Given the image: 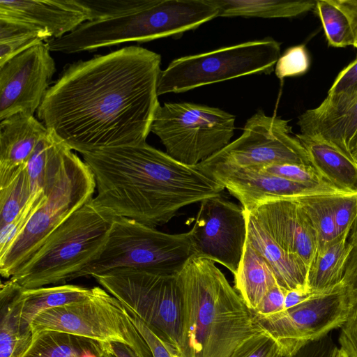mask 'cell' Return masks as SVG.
Segmentation results:
<instances>
[{
    "instance_id": "ac0fdd59",
    "label": "cell",
    "mask_w": 357,
    "mask_h": 357,
    "mask_svg": "<svg viewBox=\"0 0 357 357\" xmlns=\"http://www.w3.org/2000/svg\"><path fill=\"white\" fill-rule=\"evenodd\" d=\"M0 17L24 22L59 38L91 20L81 0H0Z\"/></svg>"
},
{
    "instance_id": "484cf974",
    "label": "cell",
    "mask_w": 357,
    "mask_h": 357,
    "mask_svg": "<svg viewBox=\"0 0 357 357\" xmlns=\"http://www.w3.org/2000/svg\"><path fill=\"white\" fill-rule=\"evenodd\" d=\"M218 17H295L314 10L317 1L212 0Z\"/></svg>"
},
{
    "instance_id": "ab89813d",
    "label": "cell",
    "mask_w": 357,
    "mask_h": 357,
    "mask_svg": "<svg viewBox=\"0 0 357 357\" xmlns=\"http://www.w3.org/2000/svg\"><path fill=\"white\" fill-rule=\"evenodd\" d=\"M126 309L131 321L148 344L153 357H172L169 348L170 342L160 337L128 308Z\"/></svg>"
},
{
    "instance_id": "3957f363",
    "label": "cell",
    "mask_w": 357,
    "mask_h": 357,
    "mask_svg": "<svg viewBox=\"0 0 357 357\" xmlns=\"http://www.w3.org/2000/svg\"><path fill=\"white\" fill-rule=\"evenodd\" d=\"M214 263L194 255L178 273L183 357H234L247 341L265 332Z\"/></svg>"
},
{
    "instance_id": "74e56055",
    "label": "cell",
    "mask_w": 357,
    "mask_h": 357,
    "mask_svg": "<svg viewBox=\"0 0 357 357\" xmlns=\"http://www.w3.org/2000/svg\"><path fill=\"white\" fill-rule=\"evenodd\" d=\"M349 238L352 243V248L341 281L350 305L348 320L357 319V235L350 234Z\"/></svg>"
},
{
    "instance_id": "bcb514c9",
    "label": "cell",
    "mask_w": 357,
    "mask_h": 357,
    "mask_svg": "<svg viewBox=\"0 0 357 357\" xmlns=\"http://www.w3.org/2000/svg\"><path fill=\"white\" fill-rule=\"evenodd\" d=\"M317 294L319 293L312 292L309 289L287 291L285 295L283 311L304 302Z\"/></svg>"
},
{
    "instance_id": "c3c4849f",
    "label": "cell",
    "mask_w": 357,
    "mask_h": 357,
    "mask_svg": "<svg viewBox=\"0 0 357 357\" xmlns=\"http://www.w3.org/2000/svg\"><path fill=\"white\" fill-rule=\"evenodd\" d=\"M348 152L350 158L357 163V130L349 142Z\"/></svg>"
},
{
    "instance_id": "ba28073f",
    "label": "cell",
    "mask_w": 357,
    "mask_h": 357,
    "mask_svg": "<svg viewBox=\"0 0 357 357\" xmlns=\"http://www.w3.org/2000/svg\"><path fill=\"white\" fill-rule=\"evenodd\" d=\"M280 56V44L272 38L182 56L161 70L158 94L181 93L251 74H270Z\"/></svg>"
},
{
    "instance_id": "52a82bcc",
    "label": "cell",
    "mask_w": 357,
    "mask_h": 357,
    "mask_svg": "<svg viewBox=\"0 0 357 357\" xmlns=\"http://www.w3.org/2000/svg\"><path fill=\"white\" fill-rule=\"evenodd\" d=\"M96 188L88 165L66 146L43 188L47 199L8 252L0 257L1 275L9 279L55 229L93 198Z\"/></svg>"
},
{
    "instance_id": "cb8c5ba5",
    "label": "cell",
    "mask_w": 357,
    "mask_h": 357,
    "mask_svg": "<svg viewBox=\"0 0 357 357\" xmlns=\"http://www.w3.org/2000/svg\"><path fill=\"white\" fill-rule=\"evenodd\" d=\"M234 276V289L252 311L258 307L268 291L278 285L268 264L248 241Z\"/></svg>"
},
{
    "instance_id": "ffe728a7",
    "label": "cell",
    "mask_w": 357,
    "mask_h": 357,
    "mask_svg": "<svg viewBox=\"0 0 357 357\" xmlns=\"http://www.w3.org/2000/svg\"><path fill=\"white\" fill-rule=\"evenodd\" d=\"M310 165L328 184L346 194L357 193V163L344 152L315 136L295 135Z\"/></svg>"
},
{
    "instance_id": "d6a6232c",
    "label": "cell",
    "mask_w": 357,
    "mask_h": 357,
    "mask_svg": "<svg viewBox=\"0 0 357 357\" xmlns=\"http://www.w3.org/2000/svg\"><path fill=\"white\" fill-rule=\"evenodd\" d=\"M356 130L357 100L342 114L319 127L311 134L307 135L318 137L349 155V144Z\"/></svg>"
},
{
    "instance_id": "603a6c76",
    "label": "cell",
    "mask_w": 357,
    "mask_h": 357,
    "mask_svg": "<svg viewBox=\"0 0 357 357\" xmlns=\"http://www.w3.org/2000/svg\"><path fill=\"white\" fill-rule=\"evenodd\" d=\"M107 343L54 331L32 334L19 357H107Z\"/></svg>"
},
{
    "instance_id": "83f0119b",
    "label": "cell",
    "mask_w": 357,
    "mask_h": 357,
    "mask_svg": "<svg viewBox=\"0 0 357 357\" xmlns=\"http://www.w3.org/2000/svg\"><path fill=\"white\" fill-rule=\"evenodd\" d=\"M51 38L45 31L22 21L0 17V65Z\"/></svg>"
},
{
    "instance_id": "6da1fadb",
    "label": "cell",
    "mask_w": 357,
    "mask_h": 357,
    "mask_svg": "<svg viewBox=\"0 0 357 357\" xmlns=\"http://www.w3.org/2000/svg\"><path fill=\"white\" fill-rule=\"evenodd\" d=\"M160 54L134 45L69 64L49 88L38 119L82 155L146 142L160 105Z\"/></svg>"
},
{
    "instance_id": "f907efd6",
    "label": "cell",
    "mask_w": 357,
    "mask_h": 357,
    "mask_svg": "<svg viewBox=\"0 0 357 357\" xmlns=\"http://www.w3.org/2000/svg\"><path fill=\"white\" fill-rule=\"evenodd\" d=\"M350 234L357 235V220Z\"/></svg>"
},
{
    "instance_id": "836d02e7",
    "label": "cell",
    "mask_w": 357,
    "mask_h": 357,
    "mask_svg": "<svg viewBox=\"0 0 357 357\" xmlns=\"http://www.w3.org/2000/svg\"><path fill=\"white\" fill-rule=\"evenodd\" d=\"M46 199L47 195L44 190L37 191L12 222L0 227V257L8 252L13 243L24 230L33 215Z\"/></svg>"
},
{
    "instance_id": "7dc6e473",
    "label": "cell",
    "mask_w": 357,
    "mask_h": 357,
    "mask_svg": "<svg viewBox=\"0 0 357 357\" xmlns=\"http://www.w3.org/2000/svg\"><path fill=\"white\" fill-rule=\"evenodd\" d=\"M107 357H139L130 347L120 342H108L106 344Z\"/></svg>"
},
{
    "instance_id": "ee69618b",
    "label": "cell",
    "mask_w": 357,
    "mask_h": 357,
    "mask_svg": "<svg viewBox=\"0 0 357 357\" xmlns=\"http://www.w3.org/2000/svg\"><path fill=\"white\" fill-rule=\"evenodd\" d=\"M341 328L339 337L340 349L349 357H357V319L347 320Z\"/></svg>"
},
{
    "instance_id": "2e32d148",
    "label": "cell",
    "mask_w": 357,
    "mask_h": 357,
    "mask_svg": "<svg viewBox=\"0 0 357 357\" xmlns=\"http://www.w3.org/2000/svg\"><path fill=\"white\" fill-rule=\"evenodd\" d=\"M226 188L251 212L261 204L275 199H296L314 195L346 194L330 185H310L273 176L254 167L222 165H197Z\"/></svg>"
},
{
    "instance_id": "8d00e7d4",
    "label": "cell",
    "mask_w": 357,
    "mask_h": 357,
    "mask_svg": "<svg viewBox=\"0 0 357 357\" xmlns=\"http://www.w3.org/2000/svg\"><path fill=\"white\" fill-rule=\"evenodd\" d=\"M254 168L302 184L310 185H329L320 177L311 165L285 163Z\"/></svg>"
},
{
    "instance_id": "7c38bea8",
    "label": "cell",
    "mask_w": 357,
    "mask_h": 357,
    "mask_svg": "<svg viewBox=\"0 0 357 357\" xmlns=\"http://www.w3.org/2000/svg\"><path fill=\"white\" fill-rule=\"evenodd\" d=\"M349 314V299L340 282L289 309L268 317L255 318L274 340L280 355L287 357L342 327Z\"/></svg>"
},
{
    "instance_id": "60d3db41",
    "label": "cell",
    "mask_w": 357,
    "mask_h": 357,
    "mask_svg": "<svg viewBox=\"0 0 357 357\" xmlns=\"http://www.w3.org/2000/svg\"><path fill=\"white\" fill-rule=\"evenodd\" d=\"M287 291L278 285L270 289L258 307L252 311L255 316L266 318L283 311Z\"/></svg>"
},
{
    "instance_id": "e575fe53",
    "label": "cell",
    "mask_w": 357,
    "mask_h": 357,
    "mask_svg": "<svg viewBox=\"0 0 357 357\" xmlns=\"http://www.w3.org/2000/svg\"><path fill=\"white\" fill-rule=\"evenodd\" d=\"M339 236H350L357 220V193L328 195Z\"/></svg>"
},
{
    "instance_id": "8fae6325",
    "label": "cell",
    "mask_w": 357,
    "mask_h": 357,
    "mask_svg": "<svg viewBox=\"0 0 357 357\" xmlns=\"http://www.w3.org/2000/svg\"><path fill=\"white\" fill-rule=\"evenodd\" d=\"M32 334L54 331L102 343L120 342L139 357H153L151 351L128 310L117 298L100 287L86 298L38 314L30 325Z\"/></svg>"
},
{
    "instance_id": "4fadbf2b",
    "label": "cell",
    "mask_w": 357,
    "mask_h": 357,
    "mask_svg": "<svg viewBox=\"0 0 357 357\" xmlns=\"http://www.w3.org/2000/svg\"><path fill=\"white\" fill-rule=\"evenodd\" d=\"M291 133L289 121L259 110L247 120L238 138L201 162L237 167L310 165L304 147Z\"/></svg>"
},
{
    "instance_id": "e0dca14e",
    "label": "cell",
    "mask_w": 357,
    "mask_h": 357,
    "mask_svg": "<svg viewBox=\"0 0 357 357\" xmlns=\"http://www.w3.org/2000/svg\"><path fill=\"white\" fill-rule=\"evenodd\" d=\"M248 213L308 272L317 255L318 244L314 231L296 199L267 201Z\"/></svg>"
},
{
    "instance_id": "f35d334b",
    "label": "cell",
    "mask_w": 357,
    "mask_h": 357,
    "mask_svg": "<svg viewBox=\"0 0 357 357\" xmlns=\"http://www.w3.org/2000/svg\"><path fill=\"white\" fill-rule=\"evenodd\" d=\"M281 356L277 344L265 331L247 341L234 357Z\"/></svg>"
},
{
    "instance_id": "f1b7e54d",
    "label": "cell",
    "mask_w": 357,
    "mask_h": 357,
    "mask_svg": "<svg viewBox=\"0 0 357 357\" xmlns=\"http://www.w3.org/2000/svg\"><path fill=\"white\" fill-rule=\"evenodd\" d=\"M66 146L49 131L38 142L25 165L33 194L43 190Z\"/></svg>"
},
{
    "instance_id": "8992f818",
    "label": "cell",
    "mask_w": 357,
    "mask_h": 357,
    "mask_svg": "<svg viewBox=\"0 0 357 357\" xmlns=\"http://www.w3.org/2000/svg\"><path fill=\"white\" fill-rule=\"evenodd\" d=\"M195 255L190 231L170 234L129 218L115 217L102 249L74 280L119 268L176 274Z\"/></svg>"
},
{
    "instance_id": "44dd1931",
    "label": "cell",
    "mask_w": 357,
    "mask_h": 357,
    "mask_svg": "<svg viewBox=\"0 0 357 357\" xmlns=\"http://www.w3.org/2000/svg\"><path fill=\"white\" fill-rule=\"evenodd\" d=\"M245 215L247 241L268 264L278 285L286 291L308 289L305 266L282 249L250 213L245 211Z\"/></svg>"
},
{
    "instance_id": "277c9868",
    "label": "cell",
    "mask_w": 357,
    "mask_h": 357,
    "mask_svg": "<svg viewBox=\"0 0 357 357\" xmlns=\"http://www.w3.org/2000/svg\"><path fill=\"white\" fill-rule=\"evenodd\" d=\"M91 20L47 40L51 52L74 54L183 33L218 17L212 0H81Z\"/></svg>"
},
{
    "instance_id": "7bdbcfd3",
    "label": "cell",
    "mask_w": 357,
    "mask_h": 357,
    "mask_svg": "<svg viewBox=\"0 0 357 357\" xmlns=\"http://www.w3.org/2000/svg\"><path fill=\"white\" fill-rule=\"evenodd\" d=\"M337 349L331 336L326 335L305 344L296 354L287 357H334Z\"/></svg>"
},
{
    "instance_id": "d4e9b609",
    "label": "cell",
    "mask_w": 357,
    "mask_h": 357,
    "mask_svg": "<svg viewBox=\"0 0 357 357\" xmlns=\"http://www.w3.org/2000/svg\"><path fill=\"white\" fill-rule=\"evenodd\" d=\"M351 248L349 236L344 235L318 250L308 269L307 289L321 293L340 284Z\"/></svg>"
},
{
    "instance_id": "d590c367",
    "label": "cell",
    "mask_w": 357,
    "mask_h": 357,
    "mask_svg": "<svg viewBox=\"0 0 357 357\" xmlns=\"http://www.w3.org/2000/svg\"><path fill=\"white\" fill-rule=\"evenodd\" d=\"M310 58L305 45L291 47L279 57L275 68L278 78L299 76L309 70Z\"/></svg>"
},
{
    "instance_id": "7402d4cb",
    "label": "cell",
    "mask_w": 357,
    "mask_h": 357,
    "mask_svg": "<svg viewBox=\"0 0 357 357\" xmlns=\"http://www.w3.org/2000/svg\"><path fill=\"white\" fill-rule=\"evenodd\" d=\"M91 288L63 284L24 289L19 286L15 299L20 310L22 330L31 332L30 325L40 313L54 307L80 301L88 296Z\"/></svg>"
},
{
    "instance_id": "b9f144b4",
    "label": "cell",
    "mask_w": 357,
    "mask_h": 357,
    "mask_svg": "<svg viewBox=\"0 0 357 357\" xmlns=\"http://www.w3.org/2000/svg\"><path fill=\"white\" fill-rule=\"evenodd\" d=\"M355 91H357V57L339 73L327 95L351 93Z\"/></svg>"
},
{
    "instance_id": "9c48e42d",
    "label": "cell",
    "mask_w": 357,
    "mask_h": 357,
    "mask_svg": "<svg viewBox=\"0 0 357 357\" xmlns=\"http://www.w3.org/2000/svg\"><path fill=\"white\" fill-rule=\"evenodd\" d=\"M235 116L222 109L192 102H165L155 114L151 132L174 159L195 166L230 143Z\"/></svg>"
},
{
    "instance_id": "9a60e30c",
    "label": "cell",
    "mask_w": 357,
    "mask_h": 357,
    "mask_svg": "<svg viewBox=\"0 0 357 357\" xmlns=\"http://www.w3.org/2000/svg\"><path fill=\"white\" fill-rule=\"evenodd\" d=\"M50 52L42 42L0 65V121L37 112L56 72Z\"/></svg>"
},
{
    "instance_id": "681fc988",
    "label": "cell",
    "mask_w": 357,
    "mask_h": 357,
    "mask_svg": "<svg viewBox=\"0 0 357 357\" xmlns=\"http://www.w3.org/2000/svg\"><path fill=\"white\" fill-rule=\"evenodd\" d=\"M334 357H349V356L342 349L338 348Z\"/></svg>"
},
{
    "instance_id": "7a4b0ae2",
    "label": "cell",
    "mask_w": 357,
    "mask_h": 357,
    "mask_svg": "<svg viewBox=\"0 0 357 357\" xmlns=\"http://www.w3.org/2000/svg\"><path fill=\"white\" fill-rule=\"evenodd\" d=\"M92 172L93 201L115 217L155 228L181 208L220 196L224 186L197 165H185L146 142L82 154Z\"/></svg>"
},
{
    "instance_id": "1f68e13d",
    "label": "cell",
    "mask_w": 357,
    "mask_h": 357,
    "mask_svg": "<svg viewBox=\"0 0 357 357\" xmlns=\"http://www.w3.org/2000/svg\"><path fill=\"white\" fill-rule=\"evenodd\" d=\"M33 195L25 166L0 187V227L12 222Z\"/></svg>"
},
{
    "instance_id": "4316f807",
    "label": "cell",
    "mask_w": 357,
    "mask_h": 357,
    "mask_svg": "<svg viewBox=\"0 0 357 357\" xmlns=\"http://www.w3.org/2000/svg\"><path fill=\"white\" fill-rule=\"evenodd\" d=\"M19 285L10 279L0 290V357H19L29 346L32 333L22 330L15 296Z\"/></svg>"
},
{
    "instance_id": "d6986e66",
    "label": "cell",
    "mask_w": 357,
    "mask_h": 357,
    "mask_svg": "<svg viewBox=\"0 0 357 357\" xmlns=\"http://www.w3.org/2000/svg\"><path fill=\"white\" fill-rule=\"evenodd\" d=\"M0 121V187H2L26 165L48 130L33 116L23 113Z\"/></svg>"
},
{
    "instance_id": "30bf717a",
    "label": "cell",
    "mask_w": 357,
    "mask_h": 357,
    "mask_svg": "<svg viewBox=\"0 0 357 357\" xmlns=\"http://www.w3.org/2000/svg\"><path fill=\"white\" fill-rule=\"evenodd\" d=\"M178 273L162 274L119 268L93 278L181 352L183 298Z\"/></svg>"
},
{
    "instance_id": "f546056e",
    "label": "cell",
    "mask_w": 357,
    "mask_h": 357,
    "mask_svg": "<svg viewBox=\"0 0 357 357\" xmlns=\"http://www.w3.org/2000/svg\"><path fill=\"white\" fill-rule=\"evenodd\" d=\"M328 196L314 195L296 198L314 231L318 250L341 237L338 235Z\"/></svg>"
},
{
    "instance_id": "5bb4252c",
    "label": "cell",
    "mask_w": 357,
    "mask_h": 357,
    "mask_svg": "<svg viewBox=\"0 0 357 357\" xmlns=\"http://www.w3.org/2000/svg\"><path fill=\"white\" fill-rule=\"evenodd\" d=\"M190 231L195 256L220 264L236 274L247 241L242 206L221 195L204 199Z\"/></svg>"
},
{
    "instance_id": "4dcf8cb0",
    "label": "cell",
    "mask_w": 357,
    "mask_h": 357,
    "mask_svg": "<svg viewBox=\"0 0 357 357\" xmlns=\"http://www.w3.org/2000/svg\"><path fill=\"white\" fill-rule=\"evenodd\" d=\"M321 20L329 46L346 47L355 45L351 22L333 0H318L314 9Z\"/></svg>"
},
{
    "instance_id": "5b68a950",
    "label": "cell",
    "mask_w": 357,
    "mask_h": 357,
    "mask_svg": "<svg viewBox=\"0 0 357 357\" xmlns=\"http://www.w3.org/2000/svg\"><path fill=\"white\" fill-rule=\"evenodd\" d=\"M114 218L91 199L55 229L9 279L24 289L74 280L102 249Z\"/></svg>"
},
{
    "instance_id": "f6af8a7d",
    "label": "cell",
    "mask_w": 357,
    "mask_h": 357,
    "mask_svg": "<svg viewBox=\"0 0 357 357\" xmlns=\"http://www.w3.org/2000/svg\"><path fill=\"white\" fill-rule=\"evenodd\" d=\"M333 1L348 17L354 35V47L357 49V0H333Z\"/></svg>"
}]
</instances>
